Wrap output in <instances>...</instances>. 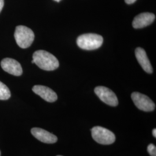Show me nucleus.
Masks as SVG:
<instances>
[{"instance_id":"nucleus-1","label":"nucleus","mask_w":156,"mask_h":156,"mask_svg":"<svg viewBox=\"0 0 156 156\" xmlns=\"http://www.w3.org/2000/svg\"><path fill=\"white\" fill-rule=\"evenodd\" d=\"M33 60L38 67L45 71H53L59 67V62L55 56L45 50L34 53Z\"/></svg>"},{"instance_id":"nucleus-2","label":"nucleus","mask_w":156,"mask_h":156,"mask_svg":"<svg viewBox=\"0 0 156 156\" xmlns=\"http://www.w3.org/2000/svg\"><path fill=\"white\" fill-rule=\"evenodd\" d=\"M102 36L96 34H85L80 35L76 40L78 46L84 50H92L98 49L102 45Z\"/></svg>"},{"instance_id":"nucleus-3","label":"nucleus","mask_w":156,"mask_h":156,"mask_svg":"<svg viewBox=\"0 0 156 156\" xmlns=\"http://www.w3.org/2000/svg\"><path fill=\"white\" fill-rule=\"evenodd\" d=\"M14 36L17 44L22 49L30 47L33 44L35 37L33 30L24 26H17Z\"/></svg>"},{"instance_id":"nucleus-4","label":"nucleus","mask_w":156,"mask_h":156,"mask_svg":"<svg viewBox=\"0 0 156 156\" xmlns=\"http://www.w3.org/2000/svg\"><path fill=\"white\" fill-rule=\"evenodd\" d=\"M91 135L95 141L102 145H110L115 142L116 137L110 130L100 126L91 129Z\"/></svg>"},{"instance_id":"nucleus-5","label":"nucleus","mask_w":156,"mask_h":156,"mask_svg":"<svg viewBox=\"0 0 156 156\" xmlns=\"http://www.w3.org/2000/svg\"><path fill=\"white\" fill-rule=\"evenodd\" d=\"M131 98L135 106L141 111H153L156 108L155 104L146 95L138 92H134L131 94Z\"/></svg>"},{"instance_id":"nucleus-6","label":"nucleus","mask_w":156,"mask_h":156,"mask_svg":"<svg viewBox=\"0 0 156 156\" xmlns=\"http://www.w3.org/2000/svg\"><path fill=\"white\" fill-rule=\"evenodd\" d=\"M94 92L101 100L107 105L112 106L118 105L117 96L111 90L104 86H98L95 88Z\"/></svg>"},{"instance_id":"nucleus-7","label":"nucleus","mask_w":156,"mask_h":156,"mask_svg":"<svg viewBox=\"0 0 156 156\" xmlns=\"http://www.w3.org/2000/svg\"><path fill=\"white\" fill-rule=\"evenodd\" d=\"M2 68L6 72L15 76H20L23 73V69L19 62L11 58H5L1 62Z\"/></svg>"},{"instance_id":"nucleus-8","label":"nucleus","mask_w":156,"mask_h":156,"mask_svg":"<svg viewBox=\"0 0 156 156\" xmlns=\"http://www.w3.org/2000/svg\"><path fill=\"white\" fill-rule=\"evenodd\" d=\"M33 91L46 101L53 102L57 100V94L48 87L42 85H35L33 87Z\"/></svg>"},{"instance_id":"nucleus-9","label":"nucleus","mask_w":156,"mask_h":156,"mask_svg":"<svg viewBox=\"0 0 156 156\" xmlns=\"http://www.w3.org/2000/svg\"><path fill=\"white\" fill-rule=\"evenodd\" d=\"M156 16L151 13H142L134 17L133 26L134 28H142L151 24L154 21Z\"/></svg>"},{"instance_id":"nucleus-10","label":"nucleus","mask_w":156,"mask_h":156,"mask_svg":"<svg viewBox=\"0 0 156 156\" xmlns=\"http://www.w3.org/2000/svg\"><path fill=\"white\" fill-rule=\"evenodd\" d=\"M31 132L35 138L45 144H55L57 141V138L56 135L44 129L33 128L31 129Z\"/></svg>"},{"instance_id":"nucleus-11","label":"nucleus","mask_w":156,"mask_h":156,"mask_svg":"<svg viewBox=\"0 0 156 156\" xmlns=\"http://www.w3.org/2000/svg\"><path fill=\"white\" fill-rule=\"evenodd\" d=\"M135 56L143 69L148 73H153V68L151 65L145 50L141 48H137L135 49Z\"/></svg>"},{"instance_id":"nucleus-12","label":"nucleus","mask_w":156,"mask_h":156,"mask_svg":"<svg viewBox=\"0 0 156 156\" xmlns=\"http://www.w3.org/2000/svg\"><path fill=\"white\" fill-rule=\"evenodd\" d=\"M10 97V90L5 84L0 81V100H7Z\"/></svg>"},{"instance_id":"nucleus-13","label":"nucleus","mask_w":156,"mask_h":156,"mask_svg":"<svg viewBox=\"0 0 156 156\" xmlns=\"http://www.w3.org/2000/svg\"><path fill=\"white\" fill-rule=\"evenodd\" d=\"M147 151L151 156H156V146L152 144L148 145L147 146Z\"/></svg>"},{"instance_id":"nucleus-14","label":"nucleus","mask_w":156,"mask_h":156,"mask_svg":"<svg viewBox=\"0 0 156 156\" xmlns=\"http://www.w3.org/2000/svg\"><path fill=\"white\" fill-rule=\"evenodd\" d=\"M4 5V0H0V12L2 11Z\"/></svg>"},{"instance_id":"nucleus-15","label":"nucleus","mask_w":156,"mask_h":156,"mask_svg":"<svg viewBox=\"0 0 156 156\" xmlns=\"http://www.w3.org/2000/svg\"><path fill=\"white\" fill-rule=\"evenodd\" d=\"M136 0H125V2L127 4H132L134 3Z\"/></svg>"},{"instance_id":"nucleus-16","label":"nucleus","mask_w":156,"mask_h":156,"mask_svg":"<svg viewBox=\"0 0 156 156\" xmlns=\"http://www.w3.org/2000/svg\"><path fill=\"white\" fill-rule=\"evenodd\" d=\"M152 133H153V135L156 138V128H154V129H153V131H152Z\"/></svg>"},{"instance_id":"nucleus-17","label":"nucleus","mask_w":156,"mask_h":156,"mask_svg":"<svg viewBox=\"0 0 156 156\" xmlns=\"http://www.w3.org/2000/svg\"><path fill=\"white\" fill-rule=\"evenodd\" d=\"M55 1H57V2H60L61 0H55Z\"/></svg>"},{"instance_id":"nucleus-18","label":"nucleus","mask_w":156,"mask_h":156,"mask_svg":"<svg viewBox=\"0 0 156 156\" xmlns=\"http://www.w3.org/2000/svg\"><path fill=\"white\" fill-rule=\"evenodd\" d=\"M0 156H1V152H0Z\"/></svg>"},{"instance_id":"nucleus-19","label":"nucleus","mask_w":156,"mask_h":156,"mask_svg":"<svg viewBox=\"0 0 156 156\" xmlns=\"http://www.w3.org/2000/svg\"></svg>"}]
</instances>
